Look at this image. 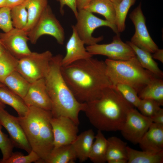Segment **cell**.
<instances>
[{
  "label": "cell",
  "mask_w": 163,
  "mask_h": 163,
  "mask_svg": "<svg viewBox=\"0 0 163 163\" xmlns=\"http://www.w3.org/2000/svg\"><path fill=\"white\" fill-rule=\"evenodd\" d=\"M123 97L134 107L137 108L140 102L138 93L131 86L124 84L117 83L115 85Z\"/></svg>",
  "instance_id": "32"
},
{
  "label": "cell",
  "mask_w": 163,
  "mask_h": 163,
  "mask_svg": "<svg viewBox=\"0 0 163 163\" xmlns=\"http://www.w3.org/2000/svg\"><path fill=\"white\" fill-rule=\"evenodd\" d=\"M129 17L135 28V33L130 42L151 53H154L158 47L151 38L147 29L141 3L132 11Z\"/></svg>",
  "instance_id": "11"
},
{
  "label": "cell",
  "mask_w": 163,
  "mask_h": 163,
  "mask_svg": "<svg viewBox=\"0 0 163 163\" xmlns=\"http://www.w3.org/2000/svg\"><path fill=\"white\" fill-rule=\"evenodd\" d=\"M141 99H149L163 105V80L156 78L147 84L138 94Z\"/></svg>",
  "instance_id": "27"
},
{
  "label": "cell",
  "mask_w": 163,
  "mask_h": 163,
  "mask_svg": "<svg viewBox=\"0 0 163 163\" xmlns=\"http://www.w3.org/2000/svg\"><path fill=\"white\" fill-rule=\"evenodd\" d=\"M152 54L153 59H157L163 63V50L158 49Z\"/></svg>",
  "instance_id": "39"
},
{
  "label": "cell",
  "mask_w": 163,
  "mask_h": 163,
  "mask_svg": "<svg viewBox=\"0 0 163 163\" xmlns=\"http://www.w3.org/2000/svg\"><path fill=\"white\" fill-rule=\"evenodd\" d=\"M26 115L17 117L32 150L39 156L38 163H45L53 148V137L50 120V111L29 107Z\"/></svg>",
  "instance_id": "4"
},
{
  "label": "cell",
  "mask_w": 163,
  "mask_h": 163,
  "mask_svg": "<svg viewBox=\"0 0 163 163\" xmlns=\"http://www.w3.org/2000/svg\"><path fill=\"white\" fill-rule=\"evenodd\" d=\"M152 123L150 117L143 115L133 107L128 113L120 131L125 139L136 145L139 143Z\"/></svg>",
  "instance_id": "9"
},
{
  "label": "cell",
  "mask_w": 163,
  "mask_h": 163,
  "mask_svg": "<svg viewBox=\"0 0 163 163\" xmlns=\"http://www.w3.org/2000/svg\"><path fill=\"white\" fill-rule=\"evenodd\" d=\"M161 106L159 103L155 100L143 99H141L137 108L142 114L151 118L161 109Z\"/></svg>",
  "instance_id": "34"
},
{
  "label": "cell",
  "mask_w": 163,
  "mask_h": 163,
  "mask_svg": "<svg viewBox=\"0 0 163 163\" xmlns=\"http://www.w3.org/2000/svg\"><path fill=\"white\" fill-rule=\"evenodd\" d=\"M95 137V134L93 130L89 129L77 135L71 144L77 159L80 162H83L88 159Z\"/></svg>",
  "instance_id": "18"
},
{
  "label": "cell",
  "mask_w": 163,
  "mask_h": 163,
  "mask_svg": "<svg viewBox=\"0 0 163 163\" xmlns=\"http://www.w3.org/2000/svg\"><path fill=\"white\" fill-rule=\"evenodd\" d=\"M23 100L28 107H33L50 111L52 104L48 94L44 78L30 83Z\"/></svg>",
  "instance_id": "15"
},
{
  "label": "cell",
  "mask_w": 163,
  "mask_h": 163,
  "mask_svg": "<svg viewBox=\"0 0 163 163\" xmlns=\"http://www.w3.org/2000/svg\"><path fill=\"white\" fill-rule=\"evenodd\" d=\"M63 57L60 54L52 56L44 78L51 103V111L53 117H67L78 125L79 114L84 111L86 103L77 100L64 79L61 70Z\"/></svg>",
  "instance_id": "3"
},
{
  "label": "cell",
  "mask_w": 163,
  "mask_h": 163,
  "mask_svg": "<svg viewBox=\"0 0 163 163\" xmlns=\"http://www.w3.org/2000/svg\"><path fill=\"white\" fill-rule=\"evenodd\" d=\"M85 103L84 111L87 117L102 131H120L128 113L134 107L113 85L104 89L99 98Z\"/></svg>",
  "instance_id": "2"
},
{
  "label": "cell",
  "mask_w": 163,
  "mask_h": 163,
  "mask_svg": "<svg viewBox=\"0 0 163 163\" xmlns=\"http://www.w3.org/2000/svg\"><path fill=\"white\" fill-rule=\"evenodd\" d=\"M6 0H0V8L5 6Z\"/></svg>",
  "instance_id": "44"
},
{
  "label": "cell",
  "mask_w": 163,
  "mask_h": 163,
  "mask_svg": "<svg viewBox=\"0 0 163 163\" xmlns=\"http://www.w3.org/2000/svg\"><path fill=\"white\" fill-rule=\"evenodd\" d=\"M139 144L143 151H163V125L152 123Z\"/></svg>",
  "instance_id": "17"
},
{
  "label": "cell",
  "mask_w": 163,
  "mask_h": 163,
  "mask_svg": "<svg viewBox=\"0 0 163 163\" xmlns=\"http://www.w3.org/2000/svg\"><path fill=\"white\" fill-rule=\"evenodd\" d=\"M0 102L13 108L18 117L24 116L28 110L29 107L23 99L6 86L0 87Z\"/></svg>",
  "instance_id": "20"
},
{
  "label": "cell",
  "mask_w": 163,
  "mask_h": 163,
  "mask_svg": "<svg viewBox=\"0 0 163 163\" xmlns=\"http://www.w3.org/2000/svg\"><path fill=\"white\" fill-rule=\"evenodd\" d=\"M72 32L66 45V53L62 59V66H66L76 61L93 56L85 47V44L78 36L74 26L72 25Z\"/></svg>",
  "instance_id": "16"
},
{
  "label": "cell",
  "mask_w": 163,
  "mask_h": 163,
  "mask_svg": "<svg viewBox=\"0 0 163 163\" xmlns=\"http://www.w3.org/2000/svg\"><path fill=\"white\" fill-rule=\"evenodd\" d=\"M28 13L27 24L23 29L27 33L33 27L48 6V0H25Z\"/></svg>",
  "instance_id": "25"
},
{
  "label": "cell",
  "mask_w": 163,
  "mask_h": 163,
  "mask_svg": "<svg viewBox=\"0 0 163 163\" xmlns=\"http://www.w3.org/2000/svg\"><path fill=\"white\" fill-rule=\"evenodd\" d=\"M60 3V11L63 14L64 13L63 9V7L65 5L68 6L73 12L76 18L77 17L78 11L77 10L76 0H57Z\"/></svg>",
  "instance_id": "37"
},
{
  "label": "cell",
  "mask_w": 163,
  "mask_h": 163,
  "mask_svg": "<svg viewBox=\"0 0 163 163\" xmlns=\"http://www.w3.org/2000/svg\"><path fill=\"white\" fill-rule=\"evenodd\" d=\"M2 125L0 123V149L2 155V158L0 163L9 157L13 152L14 147L10 138L2 131Z\"/></svg>",
  "instance_id": "35"
},
{
  "label": "cell",
  "mask_w": 163,
  "mask_h": 163,
  "mask_svg": "<svg viewBox=\"0 0 163 163\" xmlns=\"http://www.w3.org/2000/svg\"><path fill=\"white\" fill-rule=\"evenodd\" d=\"M25 0L11 8V16L14 28L24 29L27 24L28 16Z\"/></svg>",
  "instance_id": "30"
},
{
  "label": "cell",
  "mask_w": 163,
  "mask_h": 163,
  "mask_svg": "<svg viewBox=\"0 0 163 163\" xmlns=\"http://www.w3.org/2000/svg\"><path fill=\"white\" fill-rule=\"evenodd\" d=\"M11 8L6 6L0 8V29L7 32L13 27L11 16Z\"/></svg>",
  "instance_id": "36"
},
{
  "label": "cell",
  "mask_w": 163,
  "mask_h": 163,
  "mask_svg": "<svg viewBox=\"0 0 163 163\" xmlns=\"http://www.w3.org/2000/svg\"><path fill=\"white\" fill-rule=\"evenodd\" d=\"M0 123L8 132L14 147L24 150L28 153L32 150L17 117L9 114L4 109H0Z\"/></svg>",
  "instance_id": "14"
},
{
  "label": "cell",
  "mask_w": 163,
  "mask_h": 163,
  "mask_svg": "<svg viewBox=\"0 0 163 163\" xmlns=\"http://www.w3.org/2000/svg\"><path fill=\"white\" fill-rule=\"evenodd\" d=\"M28 155H24L20 152H12L6 160L0 163H37L40 158L37 154L32 150Z\"/></svg>",
  "instance_id": "33"
},
{
  "label": "cell",
  "mask_w": 163,
  "mask_h": 163,
  "mask_svg": "<svg viewBox=\"0 0 163 163\" xmlns=\"http://www.w3.org/2000/svg\"><path fill=\"white\" fill-rule=\"evenodd\" d=\"M61 70L67 85L81 103L99 98L104 89L112 85L107 75L105 61L92 57L61 66Z\"/></svg>",
  "instance_id": "1"
},
{
  "label": "cell",
  "mask_w": 163,
  "mask_h": 163,
  "mask_svg": "<svg viewBox=\"0 0 163 163\" xmlns=\"http://www.w3.org/2000/svg\"><path fill=\"white\" fill-rule=\"evenodd\" d=\"M86 48L93 56L104 55L112 60H126L136 56L133 49L126 43L122 41L119 34H116L110 43H96L87 46Z\"/></svg>",
  "instance_id": "10"
},
{
  "label": "cell",
  "mask_w": 163,
  "mask_h": 163,
  "mask_svg": "<svg viewBox=\"0 0 163 163\" xmlns=\"http://www.w3.org/2000/svg\"><path fill=\"white\" fill-rule=\"evenodd\" d=\"M108 147L106 160L108 163L115 160H127V143L116 136H111L107 139Z\"/></svg>",
  "instance_id": "26"
},
{
  "label": "cell",
  "mask_w": 163,
  "mask_h": 163,
  "mask_svg": "<svg viewBox=\"0 0 163 163\" xmlns=\"http://www.w3.org/2000/svg\"><path fill=\"white\" fill-rule=\"evenodd\" d=\"M133 50L141 66L158 78L162 79L163 72L159 68L150 53L137 47L130 41L126 42Z\"/></svg>",
  "instance_id": "21"
},
{
  "label": "cell",
  "mask_w": 163,
  "mask_h": 163,
  "mask_svg": "<svg viewBox=\"0 0 163 163\" xmlns=\"http://www.w3.org/2000/svg\"><path fill=\"white\" fill-rule=\"evenodd\" d=\"M27 33L13 27L7 32L0 33V41L5 49L18 60L30 53Z\"/></svg>",
  "instance_id": "13"
},
{
  "label": "cell",
  "mask_w": 163,
  "mask_h": 163,
  "mask_svg": "<svg viewBox=\"0 0 163 163\" xmlns=\"http://www.w3.org/2000/svg\"><path fill=\"white\" fill-rule=\"evenodd\" d=\"M136 0H121L115 6L116 14V26L120 33L123 31L126 28L125 21L127 13L130 7Z\"/></svg>",
  "instance_id": "31"
},
{
  "label": "cell",
  "mask_w": 163,
  "mask_h": 163,
  "mask_svg": "<svg viewBox=\"0 0 163 163\" xmlns=\"http://www.w3.org/2000/svg\"><path fill=\"white\" fill-rule=\"evenodd\" d=\"M77 159L71 144L53 149L45 163H74Z\"/></svg>",
  "instance_id": "28"
},
{
  "label": "cell",
  "mask_w": 163,
  "mask_h": 163,
  "mask_svg": "<svg viewBox=\"0 0 163 163\" xmlns=\"http://www.w3.org/2000/svg\"><path fill=\"white\" fill-rule=\"evenodd\" d=\"M25 0H6L5 6L11 8L23 2Z\"/></svg>",
  "instance_id": "41"
},
{
  "label": "cell",
  "mask_w": 163,
  "mask_h": 163,
  "mask_svg": "<svg viewBox=\"0 0 163 163\" xmlns=\"http://www.w3.org/2000/svg\"><path fill=\"white\" fill-rule=\"evenodd\" d=\"M50 122L53 134V149L71 144L76 138L78 125L70 118L64 116L52 117Z\"/></svg>",
  "instance_id": "12"
},
{
  "label": "cell",
  "mask_w": 163,
  "mask_h": 163,
  "mask_svg": "<svg viewBox=\"0 0 163 163\" xmlns=\"http://www.w3.org/2000/svg\"><path fill=\"white\" fill-rule=\"evenodd\" d=\"M77 22L74 27L81 39L87 46L97 43L103 40L102 36L95 37L92 33L97 28L101 26L110 27L116 34H119L117 27L106 20L100 19L85 9L78 10Z\"/></svg>",
  "instance_id": "7"
},
{
  "label": "cell",
  "mask_w": 163,
  "mask_h": 163,
  "mask_svg": "<svg viewBox=\"0 0 163 163\" xmlns=\"http://www.w3.org/2000/svg\"><path fill=\"white\" fill-rule=\"evenodd\" d=\"M153 123L163 125V109H161L150 118Z\"/></svg>",
  "instance_id": "38"
},
{
  "label": "cell",
  "mask_w": 163,
  "mask_h": 163,
  "mask_svg": "<svg viewBox=\"0 0 163 163\" xmlns=\"http://www.w3.org/2000/svg\"><path fill=\"white\" fill-rule=\"evenodd\" d=\"M52 53L31 52L18 60L16 71L30 83L44 78L49 70Z\"/></svg>",
  "instance_id": "6"
},
{
  "label": "cell",
  "mask_w": 163,
  "mask_h": 163,
  "mask_svg": "<svg viewBox=\"0 0 163 163\" xmlns=\"http://www.w3.org/2000/svg\"><path fill=\"white\" fill-rule=\"evenodd\" d=\"M6 50L5 49L0 41V55L3 53Z\"/></svg>",
  "instance_id": "43"
},
{
  "label": "cell",
  "mask_w": 163,
  "mask_h": 163,
  "mask_svg": "<svg viewBox=\"0 0 163 163\" xmlns=\"http://www.w3.org/2000/svg\"><path fill=\"white\" fill-rule=\"evenodd\" d=\"M128 163H162L163 162V151L154 152L139 151L127 146Z\"/></svg>",
  "instance_id": "22"
},
{
  "label": "cell",
  "mask_w": 163,
  "mask_h": 163,
  "mask_svg": "<svg viewBox=\"0 0 163 163\" xmlns=\"http://www.w3.org/2000/svg\"><path fill=\"white\" fill-rule=\"evenodd\" d=\"M3 83L8 89L23 99L27 94L30 85L17 71L12 72L7 76Z\"/></svg>",
  "instance_id": "23"
},
{
  "label": "cell",
  "mask_w": 163,
  "mask_h": 163,
  "mask_svg": "<svg viewBox=\"0 0 163 163\" xmlns=\"http://www.w3.org/2000/svg\"><path fill=\"white\" fill-rule=\"evenodd\" d=\"M27 34L29 40L33 44H35L39 38L44 35L53 37L61 45L63 44L65 38L63 27L48 5Z\"/></svg>",
  "instance_id": "8"
},
{
  "label": "cell",
  "mask_w": 163,
  "mask_h": 163,
  "mask_svg": "<svg viewBox=\"0 0 163 163\" xmlns=\"http://www.w3.org/2000/svg\"><path fill=\"white\" fill-rule=\"evenodd\" d=\"M91 0H76V4L78 10L83 9Z\"/></svg>",
  "instance_id": "40"
},
{
  "label": "cell",
  "mask_w": 163,
  "mask_h": 163,
  "mask_svg": "<svg viewBox=\"0 0 163 163\" xmlns=\"http://www.w3.org/2000/svg\"><path fill=\"white\" fill-rule=\"evenodd\" d=\"M114 4L115 6L118 5L121 1V0H110Z\"/></svg>",
  "instance_id": "45"
},
{
  "label": "cell",
  "mask_w": 163,
  "mask_h": 163,
  "mask_svg": "<svg viewBox=\"0 0 163 163\" xmlns=\"http://www.w3.org/2000/svg\"><path fill=\"white\" fill-rule=\"evenodd\" d=\"M106 73L113 85L117 83L128 85L138 93L157 78L141 65L136 56L126 60L109 59L105 61Z\"/></svg>",
  "instance_id": "5"
},
{
  "label": "cell",
  "mask_w": 163,
  "mask_h": 163,
  "mask_svg": "<svg viewBox=\"0 0 163 163\" xmlns=\"http://www.w3.org/2000/svg\"><path fill=\"white\" fill-rule=\"evenodd\" d=\"M5 86V85L0 82V87ZM5 107V105L0 102V109H4Z\"/></svg>",
  "instance_id": "42"
},
{
  "label": "cell",
  "mask_w": 163,
  "mask_h": 163,
  "mask_svg": "<svg viewBox=\"0 0 163 163\" xmlns=\"http://www.w3.org/2000/svg\"><path fill=\"white\" fill-rule=\"evenodd\" d=\"M83 9L102 15L106 20L116 26L115 5L110 0H91Z\"/></svg>",
  "instance_id": "19"
},
{
  "label": "cell",
  "mask_w": 163,
  "mask_h": 163,
  "mask_svg": "<svg viewBox=\"0 0 163 163\" xmlns=\"http://www.w3.org/2000/svg\"><path fill=\"white\" fill-rule=\"evenodd\" d=\"M89 155L88 159L94 163L107 162L108 141L102 131L98 130Z\"/></svg>",
  "instance_id": "24"
},
{
  "label": "cell",
  "mask_w": 163,
  "mask_h": 163,
  "mask_svg": "<svg viewBox=\"0 0 163 163\" xmlns=\"http://www.w3.org/2000/svg\"><path fill=\"white\" fill-rule=\"evenodd\" d=\"M18 61V59L6 50L0 55V82L3 83L7 76L16 71Z\"/></svg>",
  "instance_id": "29"
}]
</instances>
